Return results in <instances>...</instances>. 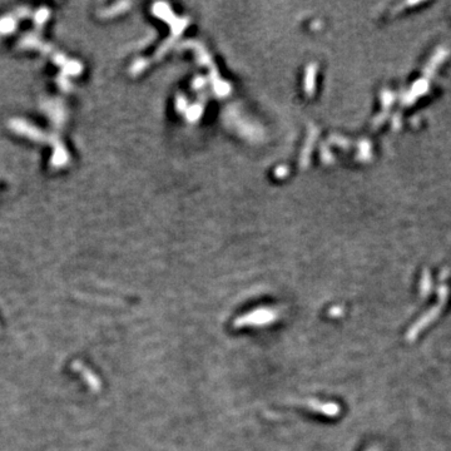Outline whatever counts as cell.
I'll return each mask as SVG.
<instances>
[{
    "label": "cell",
    "instance_id": "6da1fadb",
    "mask_svg": "<svg viewBox=\"0 0 451 451\" xmlns=\"http://www.w3.org/2000/svg\"><path fill=\"white\" fill-rule=\"evenodd\" d=\"M10 126H11V128L15 130V132L22 133V134L27 135V137H30L32 140L41 142L42 140H44L45 138V135L41 132V130L34 128L33 126H29V124L25 123L24 121L14 119V121L10 123Z\"/></svg>",
    "mask_w": 451,
    "mask_h": 451
},
{
    "label": "cell",
    "instance_id": "7a4b0ae2",
    "mask_svg": "<svg viewBox=\"0 0 451 451\" xmlns=\"http://www.w3.org/2000/svg\"><path fill=\"white\" fill-rule=\"evenodd\" d=\"M15 27H16V22L14 21L13 18H9V16H7V18L0 21V33L3 34L11 33L14 32Z\"/></svg>",
    "mask_w": 451,
    "mask_h": 451
},
{
    "label": "cell",
    "instance_id": "3957f363",
    "mask_svg": "<svg viewBox=\"0 0 451 451\" xmlns=\"http://www.w3.org/2000/svg\"><path fill=\"white\" fill-rule=\"evenodd\" d=\"M64 72L68 73V74L76 75L82 72V65L75 61H68V63L64 65Z\"/></svg>",
    "mask_w": 451,
    "mask_h": 451
},
{
    "label": "cell",
    "instance_id": "277c9868",
    "mask_svg": "<svg viewBox=\"0 0 451 451\" xmlns=\"http://www.w3.org/2000/svg\"><path fill=\"white\" fill-rule=\"evenodd\" d=\"M48 15H49V11H48V9H45V8H43V9H39L38 11H36V14H35L36 25L43 24V23L45 22V19L48 18Z\"/></svg>",
    "mask_w": 451,
    "mask_h": 451
}]
</instances>
